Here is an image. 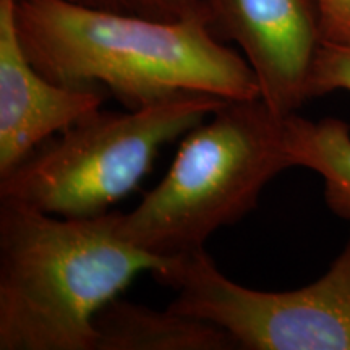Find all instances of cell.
Returning a JSON list of instances; mask_svg holds the SVG:
<instances>
[{"instance_id": "7a4b0ae2", "label": "cell", "mask_w": 350, "mask_h": 350, "mask_svg": "<svg viewBox=\"0 0 350 350\" xmlns=\"http://www.w3.org/2000/svg\"><path fill=\"white\" fill-rule=\"evenodd\" d=\"M117 216L60 217L0 198V350H98L100 310L172 260L122 237Z\"/></svg>"}, {"instance_id": "6da1fadb", "label": "cell", "mask_w": 350, "mask_h": 350, "mask_svg": "<svg viewBox=\"0 0 350 350\" xmlns=\"http://www.w3.org/2000/svg\"><path fill=\"white\" fill-rule=\"evenodd\" d=\"M29 59L57 85L104 86L126 109L185 93L260 98L243 57L214 38L203 10L143 18L72 0H16Z\"/></svg>"}, {"instance_id": "30bf717a", "label": "cell", "mask_w": 350, "mask_h": 350, "mask_svg": "<svg viewBox=\"0 0 350 350\" xmlns=\"http://www.w3.org/2000/svg\"><path fill=\"white\" fill-rule=\"evenodd\" d=\"M334 91L350 93V46L323 42L310 78V99Z\"/></svg>"}, {"instance_id": "8992f818", "label": "cell", "mask_w": 350, "mask_h": 350, "mask_svg": "<svg viewBox=\"0 0 350 350\" xmlns=\"http://www.w3.org/2000/svg\"><path fill=\"white\" fill-rule=\"evenodd\" d=\"M203 12L240 44L271 111L288 117L310 100L323 44L317 0H208Z\"/></svg>"}, {"instance_id": "7c38bea8", "label": "cell", "mask_w": 350, "mask_h": 350, "mask_svg": "<svg viewBox=\"0 0 350 350\" xmlns=\"http://www.w3.org/2000/svg\"><path fill=\"white\" fill-rule=\"evenodd\" d=\"M148 3L165 12L167 20L180 18L193 12L203 10L200 3H196V0H148Z\"/></svg>"}, {"instance_id": "277c9868", "label": "cell", "mask_w": 350, "mask_h": 350, "mask_svg": "<svg viewBox=\"0 0 350 350\" xmlns=\"http://www.w3.org/2000/svg\"><path fill=\"white\" fill-rule=\"evenodd\" d=\"M226 103L185 93L126 112L99 109L2 175L0 198L60 217L103 216L138 188L164 144L185 137Z\"/></svg>"}, {"instance_id": "9c48e42d", "label": "cell", "mask_w": 350, "mask_h": 350, "mask_svg": "<svg viewBox=\"0 0 350 350\" xmlns=\"http://www.w3.org/2000/svg\"><path fill=\"white\" fill-rule=\"evenodd\" d=\"M287 146L294 167L321 175L325 201L336 216L350 221V126L332 119L286 117Z\"/></svg>"}, {"instance_id": "4fadbf2b", "label": "cell", "mask_w": 350, "mask_h": 350, "mask_svg": "<svg viewBox=\"0 0 350 350\" xmlns=\"http://www.w3.org/2000/svg\"><path fill=\"white\" fill-rule=\"evenodd\" d=\"M72 2H78V3H83V5H91V7H98V0H72Z\"/></svg>"}, {"instance_id": "3957f363", "label": "cell", "mask_w": 350, "mask_h": 350, "mask_svg": "<svg viewBox=\"0 0 350 350\" xmlns=\"http://www.w3.org/2000/svg\"><path fill=\"white\" fill-rule=\"evenodd\" d=\"M291 167L286 117L261 98L227 100L188 131L163 180L133 211L119 213L117 227L156 256L201 250L214 232L253 211L266 185Z\"/></svg>"}, {"instance_id": "8fae6325", "label": "cell", "mask_w": 350, "mask_h": 350, "mask_svg": "<svg viewBox=\"0 0 350 350\" xmlns=\"http://www.w3.org/2000/svg\"><path fill=\"white\" fill-rule=\"evenodd\" d=\"M323 42L350 46V0H317Z\"/></svg>"}, {"instance_id": "ba28073f", "label": "cell", "mask_w": 350, "mask_h": 350, "mask_svg": "<svg viewBox=\"0 0 350 350\" xmlns=\"http://www.w3.org/2000/svg\"><path fill=\"white\" fill-rule=\"evenodd\" d=\"M98 350H232L234 339L221 327L185 317L167 306L165 312L117 297L94 321Z\"/></svg>"}, {"instance_id": "5b68a950", "label": "cell", "mask_w": 350, "mask_h": 350, "mask_svg": "<svg viewBox=\"0 0 350 350\" xmlns=\"http://www.w3.org/2000/svg\"><path fill=\"white\" fill-rule=\"evenodd\" d=\"M154 278L177 292L170 310L221 327L237 349L350 350V235L329 269L295 291L240 286L204 248L174 256Z\"/></svg>"}, {"instance_id": "52a82bcc", "label": "cell", "mask_w": 350, "mask_h": 350, "mask_svg": "<svg viewBox=\"0 0 350 350\" xmlns=\"http://www.w3.org/2000/svg\"><path fill=\"white\" fill-rule=\"evenodd\" d=\"M104 99L100 88L57 85L39 72L21 42L16 0H0V177Z\"/></svg>"}]
</instances>
